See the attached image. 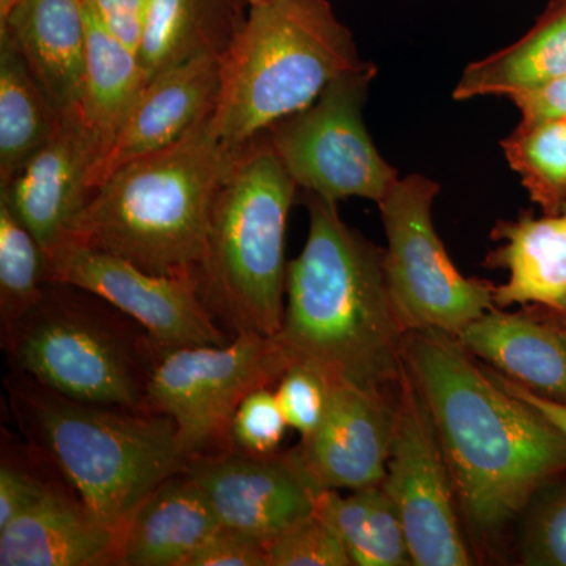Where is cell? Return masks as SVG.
<instances>
[{
	"label": "cell",
	"mask_w": 566,
	"mask_h": 566,
	"mask_svg": "<svg viewBox=\"0 0 566 566\" xmlns=\"http://www.w3.org/2000/svg\"><path fill=\"white\" fill-rule=\"evenodd\" d=\"M290 365L277 338L259 334L172 349L156 364L144 411L174 420L186 463L227 452L234 449L238 406L253 390L277 385Z\"/></svg>",
	"instance_id": "ba28073f"
},
{
	"label": "cell",
	"mask_w": 566,
	"mask_h": 566,
	"mask_svg": "<svg viewBox=\"0 0 566 566\" xmlns=\"http://www.w3.org/2000/svg\"><path fill=\"white\" fill-rule=\"evenodd\" d=\"M367 523L363 551L354 566L412 565L400 516L381 485L365 488Z\"/></svg>",
	"instance_id": "4dcf8cb0"
},
{
	"label": "cell",
	"mask_w": 566,
	"mask_h": 566,
	"mask_svg": "<svg viewBox=\"0 0 566 566\" xmlns=\"http://www.w3.org/2000/svg\"><path fill=\"white\" fill-rule=\"evenodd\" d=\"M249 6H255V3L264 2V0H248Z\"/></svg>",
	"instance_id": "ab89813d"
},
{
	"label": "cell",
	"mask_w": 566,
	"mask_h": 566,
	"mask_svg": "<svg viewBox=\"0 0 566 566\" xmlns=\"http://www.w3.org/2000/svg\"><path fill=\"white\" fill-rule=\"evenodd\" d=\"M6 390L22 438L117 532L159 483L185 469L170 417L74 400L21 371H10Z\"/></svg>",
	"instance_id": "277c9868"
},
{
	"label": "cell",
	"mask_w": 566,
	"mask_h": 566,
	"mask_svg": "<svg viewBox=\"0 0 566 566\" xmlns=\"http://www.w3.org/2000/svg\"><path fill=\"white\" fill-rule=\"evenodd\" d=\"M539 311H542L543 314L551 316V318L557 319V322L566 324V301L565 304L562 305V307L558 308V311L556 312L545 311V308H539Z\"/></svg>",
	"instance_id": "74e56055"
},
{
	"label": "cell",
	"mask_w": 566,
	"mask_h": 566,
	"mask_svg": "<svg viewBox=\"0 0 566 566\" xmlns=\"http://www.w3.org/2000/svg\"><path fill=\"white\" fill-rule=\"evenodd\" d=\"M493 308L458 335L465 352L532 392L566 403V334L545 314Z\"/></svg>",
	"instance_id": "d6986e66"
},
{
	"label": "cell",
	"mask_w": 566,
	"mask_h": 566,
	"mask_svg": "<svg viewBox=\"0 0 566 566\" xmlns=\"http://www.w3.org/2000/svg\"><path fill=\"white\" fill-rule=\"evenodd\" d=\"M375 76L368 62L335 77L311 106L264 133L297 188L335 203L349 197L379 203L398 181L364 122Z\"/></svg>",
	"instance_id": "30bf717a"
},
{
	"label": "cell",
	"mask_w": 566,
	"mask_h": 566,
	"mask_svg": "<svg viewBox=\"0 0 566 566\" xmlns=\"http://www.w3.org/2000/svg\"><path fill=\"white\" fill-rule=\"evenodd\" d=\"M495 381L499 382L506 392L515 395L521 400L526 401L528 406L536 409L539 415L546 417L551 423L556 424L558 430L566 436V403L562 401L551 400V398L542 397V395L532 392L527 387L521 386L520 382L506 378L504 375L491 374Z\"/></svg>",
	"instance_id": "8d00e7d4"
},
{
	"label": "cell",
	"mask_w": 566,
	"mask_h": 566,
	"mask_svg": "<svg viewBox=\"0 0 566 566\" xmlns=\"http://www.w3.org/2000/svg\"><path fill=\"white\" fill-rule=\"evenodd\" d=\"M566 74V0H553L516 43L471 63L461 74L453 98L509 96L531 91Z\"/></svg>",
	"instance_id": "cb8c5ba5"
},
{
	"label": "cell",
	"mask_w": 566,
	"mask_h": 566,
	"mask_svg": "<svg viewBox=\"0 0 566 566\" xmlns=\"http://www.w3.org/2000/svg\"><path fill=\"white\" fill-rule=\"evenodd\" d=\"M182 566H270L268 545L262 539L221 526Z\"/></svg>",
	"instance_id": "836d02e7"
},
{
	"label": "cell",
	"mask_w": 566,
	"mask_h": 566,
	"mask_svg": "<svg viewBox=\"0 0 566 566\" xmlns=\"http://www.w3.org/2000/svg\"><path fill=\"white\" fill-rule=\"evenodd\" d=\"M221 527L202 488L177 472L134 510L120 532L118 565L182 566Z\"/></svg>",
	"instance_id": "ffe728a7"
},
{
	"label": "cell",
	"mask_w": 566,
	"mask_h": 566,
	"mask_svg": "<svg viewBox=\"0 0 566 566\" xmlns=\"http://www.w3.org/2000/svg\"><path fill=\"white\" fill-rule=\"evenodd\" d=\"M308 234L286 268L275 335L292 364L371 389L397 387L406 331L395 312L385 251L346 226L337 203L308 193Z\"/></svg>",
	"instance_id": "7a4b0ae2"
},
{
	"label": "cell",
	"mask_w": 566,
	"mask_h": 566,
	"mask_svg": "<svg viewBox=\"0 0 566 566\" xmlns=\"http://www.w3.org/2000/svg\"><path fill=\"white\" fill-rule=\"evenodd\" d=\"M118 546L120 532L93 515L65 482L0 531V565H118Z\"/></svg>",
	"instance_id": "e0dca14e"
},
{
	"label": "cell",
	"mask_w": 566,
	"mask_h": 566,
	"mask_svg": "<svg viewBox=\"0 0 566 566\" xmlns=\"http://www.w3.org/2000/svg\"><path fill=\"white\" fill-rule=\"evenodd\" d=\"M296 189L264 134L234 156L219 185L196 282L232 337L281 331L286 223Z\"/></svg>",
	"instance_id": "8992f818"
},
{
	"label": "cell",
	"mask_w": 566,
	"mask_h": 566,
	"mask_svg": "<svg viewBox=\"0 0 566 566\" xmlns=\"http://www.w3.org/2000/svg\"><path fill=\"white\" fill-rule=\"evenodd\" d=\"M539 312H542V311H539ZM542 314H543V312H542ZM546 316H547V315H546ZM549 318H551V316H549ZM551 319H554V318H551ZM554 322H557V319H554ZM557 323H558V324H560L562 329H564V331H565V334H566V324H565V323H560V322H557Z\"/></svg>",
	"instance_id": "60d3db41"
},
{
	"label": "cell",
	"mask_w": 566,
	"mask_h": 566,
	"mask_svg": "<svg viewBox=\"0 0 566 566\" xmlns=\"http://www.w3.org/2000/svg\"><path fill=\"white\" fill-rule=\"evenodd\" d=\"M99 153L76 107L63 112L57 133L0 186V200L33 234L44 253L69 238L95 192Z\"/></svg>",
	"instance_id": "9a60e30c"
},
{
	"label": "cell",
	"mask_w": 566,
	"mask_h": 566,
	"mask_svg": "<svg viewBox=\"0 0 566 566\" xmlns=\"http://www.w3.org/2000/svg\"><path fill=\"white\" fill-rule=\"evenodd\" d=\"M319 427L290 450L316 490L381 485L392 449L395 412L387 390L329 378Z\"/></svg>",
	"instance_id": "5bb4252c"
},
{
	"label": "cell",
	"mask_w": 566,
	"mask_h": 566,
	"mask_svg": "<svg viewBox=\"0 0 566 566\" xmlns=\"http://www.w3.org/2000/svg\"><path fill=\"white\" fill-rule=\"evenodd\" d=\"M85 18L87 62L76 109L99 153L102 166L148 77L136 51L115 39L87 9Z\"/></svg>",
	"instance_id": "603a6c76"
},
{
	"label": "cell",
	"mask_w": 566,
	"mask_h": 566,
	"mask_svg": "<svg viewBox=\"0 0 566 566\" xmlns=\"http://www.w3.org/2000/svg\"><path fill=\"white\" fill-rule=\"evenodd\" d=\"M523 120H547V118H566V74L531 91L509 96Z\"/></svg>",
	"instance_id": "d590c367"
},
{
	"label": "cell",
	"mask_w": 566,
	"mask_h": 566,
	"mask_svg": "<svg viewBox=\"0 0 566 566\" xmlns=\"http://www.w3.org/2000/svg\"><path fill=\"white\" fill-rule=\"evenodd\" d=\"M248 0H151L139 59L148 81L163 71L229 50L248 18Z\"/></svg>",
	"instance_id": "7402d4cb"
},
{
	"label": "cell",
	"mask_w": 566,
	"mask_h": 566,
	"mask_svg": "<svg viewBox=\"0 0 566 566\" xmlns=\"http://www.w3.org/2000/svg\"><path fill=\"white\" fill-rule=\"evenodd\" d=\"M222 527L270 543L315 512L318 490L292 452L252 455L232 449L197 457L185 464Z\"/></svg>",
	"instance_id": "4fadbf2b"
},
{
	"label": "cell",
	"mask_w": 566,
	"mask_h": 566,
	"mask_svg": "<svg viewBox=\"0 0 566 566\" xmlns=\"http://www.w3.org/2000/svg\"><path fill=\"white\" fill-rule=\"evenodd\" d=\"M237 155L216 137L210 117L172 147L107 175L66 240L147 273L196 279L212 203Z\"/></svg>",
	"instance_id": "3957f363"
},
{
	"label": "cell",
	"mask_w": 566,
	"mask_h": 566,
	"mask_svg": "<svg viewBox=\"0 0 566 566\" xmlns=\"http://www.w3.org/2000/svg\"><path fill=\"white\" fill-rule=\"evenodd\" d=\"M381 486L403 524L412 566L474 564L461 534L455 488L433 419L406 364Z\"/></svg>",
	"instance_id": "8fae6325"
},
{
	"label": "cell",
	"mask_w": 566,
	"mask_h": 566,
	"mask_svg": "<svg viewBox=\"0 0 566 566\" xmlns=\"http://www.w3.org/2000/svg\"><path fill=\"white\" fill-rule=\"evenodd\" d=\"M52 461L25 441L24 446L2 436V461H0V531L9 526L14 517L24 513L59 482L52 474H44ZM69 483V482H66Z\"/></svg>",
	"instance_id": "83f0119b"
},
{
	"label": "cell",
	"mask_w": 566,
	"mask_h": 566,
	"mask_svg": "<svg viewBox=\"0 0 566 566\" xmlns=\"http://www.w3.org/2000/svg\"><path fill=\"white\" fill-rule=\"evenodd\" d=\"M367 63L327 0L255 3L221 57L212 132L237 155Z\"/></svg>",
	"instance_id": "5b68a950"
},
{
	"label": "cell",
	"mask_w": 566,
	"mask_h": 566,
	"mask_svg": "<svg viewBox=\"0 0 566 566\" xmlns=\"http://www.w3.org/2000/svg\"><path fill=\"white\" fill-rule=\"evenodd\" d=\"M438 182L423 175L398 178L379 202L387 238L385 273L406 333L439 331L458 337L488 311L494 285L458 271L431 219Z\"/></svg>",
	"instance_id": "9c48e42d"
},
{
	"label": "cell",
	"mask_w": 566,
	"mask_h": 566,
	"mask_svg": "<svg viewBox=\"0 0 566 566\" xmlns=\"http://www.w3.org/2000/svg\"><path fill=\"white\" fill-rule=\"evenodd\" d=\"M270 566H352L337 532L314 512L268 543Z\"/></svg>",
	"instance_id": "f1b7e54d"
},
{
	"label": "cell",
	"mask_w": 566,
	"mask_h": 566,
	"mask_svg": "<svg viewBox=\"0 0 566 566\" xmlns=\"http://www.w3.org/2000/svg\"><path fill=\"white\" fill-rule=\"evenodd\" d=\"M523 562L534 566H566V486L551 495L528 524Z\"/></svg>",
	"instance_id": "d6a6232c"
},
{
	"label": "cell",
	"mask_w": 566,
	"mask_h": 566,
	"mask_svg": "<svg viewBox=\"0 0 566 566\" xmlns=\"http://www.w3.org/2000/svg\"><path fill=\"white\" fill-rule=\"evenodd\" d=\"M493 237L501 245L488 263L509 271V281L494 286V307L535 305L558 311L566 301V211L497 222Z\"/></svg>",
	"instance_id": "44dd1931"
},
{
	"label": "cell",
	"mask_w": 566,
	"mask_h": 566,
	"mask_svg": "<svg viewBox=\"0 0 566 566\" xmlns=\"http://www.w3.org/2000/svg\"><path fill=\"white\" fill-rule=\"evenodd\" d=\"M20 0H0V21L6 20L7 14L10 13Z\"/></svg>",
	"instance_id": "f35d334b"
},
{
	"label": "cell",
	"mask_w": 566,
	"mask_h": 566,
	"mask_svg": "<svg viewBox=\"0 0 566 566\" xmlns=\"http://www.w3.org/2000/svg\"><path fill=\"white\" fill-rule=\"evenodd\" d=\"M10 370L74 400L144 411L163 352L150 334L98 294L48 282L33 305L2 335Z\"/></svg>",
	"instance_id": "52a82bcc"
},
{
	"label": "cell",
	"mask_w": 566,
	"mask_h": 566,
	"mask_svg": "<svg viewBox=\"0 0 566 566\" xmlns=\"http://www.w3.org/2000/svg\"><path fill=\"white\" fill-rule=\"evenodd\" d=\"M510 167L545 214L566 211V118L521 120L501 142Z\"/></svg>",
	"instance_id": "484cf974"
},
{
	"label": "cell",
	"mask_w": 566,
	"mask_h": 566,
	"mask_svg": "<svg viewBox=\"0 0 566 566\" xmlns=\"http://www.w3.org/2000/svg\"><path fill=\"white\" fill-rule=\"evenodd\" d=\"M85 9L91 11L104 28L139 54L142 33L151 0H84Z\"/></svg>",
	"instance_id": "e575fe53"
},
{
	"label": "cell",
	"mask_w": 566,
	"mask_h": 566,
	"mask_svg": "<svg viewBox=\"0 0 566 566\" xmlns=\"http://www.w3.org/2000/svg\"><path fill=\"white\" fill-rule=\"evenodd\" d=\"M62 112L41 88L21 52L0 35V186L52 139Z\"/></svg>",
	"instance_id": "d4e9b609"
},
{
	"label": "cell",
	"mask_w": 566,
	"mask_h": 566,
	"mask_svg": "<svg viewBox=\"0 0 566 566\" xmlns=\"http://www.w3.org/2000/svg\"><path fill=\"white\" fill-rule=\"evenodd\" d=\"M329 381L318 368L305 364H292L275 387L290 428L307 439L322 423L327 408Z\"/></svg>",
	"instance_id": "1f68e13d"
},
{
	"label": "cell",
	"mask_w": 566,
	"mask_h": 566,
	"mask_svg": "<svg viewBox=\"0 0 566 566\" xmlns=\"http://www.w3.org/2000/svg\"><path fill=\"white\" fill-rule=\"evenodd\" d=\"M46 260L48 282L98 294L144 326L163 353L233 338L216 322L196 279L147 273L120 256L70 240L48 252Z\"/></svg>",
	"instance_id": "7c38bea8"
},
{
	"label": "cell",
	"mask_w": 566,
	"mask_h": 566,
	"mask_svg": "<svg viewBox=\"0 0 566 566\" xmlns=\"http://www.w3.org/2000/svg\"><path fill=\"white\" fill-rule=\"evenodd\" d=\"M289 428L275 389L262 387L249 394L234 412L233 447L252 455H274L281 450Z\"/></svg>",
	"instance_id": "f546056e"
},
{
	"label": "cell",
	"mask_w": 566,
	"mask_h": 566,
	"mask_svg": "<svg viewBox=\"0 0 566 566\" xmlns=\"http://www.w3.org/2000/svg\"><path fill=\"white\" fill-rule=\"evenodd\" d=\"M405 364L433 419L469 527L497 535L566 472V436L506 392L453 335L411 331Z\"/></svg>",
	"instance_id": "6da1fadb"
},
{
	"label": "cell",
	"mask_w": 566,
	"mask_h": 566,
	"mask_svg": "<svg viewBox=\"0 0 566 566\" xmlns=\"http://www.w3.org/2000/svg\"><path fill=\"white\" fill-rule=\"evenodd\" d=\"M219 88L221 57L212 54L151 77L99 166L96 188L123 164L172 147L196 132L214 112Z\"/></svg>",
	"instance_id": "2e32d148"
},
{
	"label": "cell",
	"mask_w": 566,
	"mask_h": 566,
	"mask_svg": "<svg viewBox=\"0 0 566 566\" xmlns=\"http://www.w3.org/2000/svg\"><path fill=\"white\" fill-rule=\"evenodd\" d=\"M0 35L9 36L62 114L77 106L87 62L84 0H20L0 21Z\"/></svg>",
	"instance_id": "ac0fdd59"
},
{
	"label": "cell",
	"mask_w": 566,
	"mask_h": 566,
	"mask_svg": "<svg viewBox=\"0 0 566 566\" xmlns=\"http://www.w3.org/2000/svg\"><path fill=\"white\" fill-rule=\"evenodd\" d=\"M48 283L46 253L0 200V333L7 334L39 303Z\"/></svg>",
	"instance_id": "4316f807"
}]
</instances>
